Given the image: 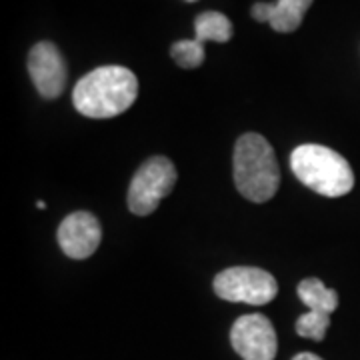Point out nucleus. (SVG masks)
Returning <instances> with one entry per match:
<instances>
[{"label": "nucleus", "mask_w": 360, "mask_h": 360, "mask_svg": "<svg viewBox=\"0 0 360 360\" xmlns=\"http://www.w3.org/2000/svg\"><path fill=\"white\" fill-rule=\"evenodd\" d=\"M234 184L250 202H269L281 186V170L270 142L257 132L243 134L234 146Z\"/></svg>", "instance_id": "2"}, {"label": "nucleus", "mask_w": 360, "mask_h": 360, "mask_svg": "<svg viewBox=\"0 0 360 360\" xmlns=\"http://www.w3.org/2000/svg\"><path fill=\"white\" fill-rule=\"evenodd\" d=\"M37 208H40V210L46 208V202H44V200H39V202H37Z\"/></svg>", "instance_id": "15"}, {"label": "nucleus", "mask_w": 360, "mask_h": 360, "mask_svg": "<svg viewBox=\"0 0 360 360\" xmlns=\"http://www.w3.org/2000/svg\"><path fill=\"white\" fill-rule=\"evenodd\" d=\"M232 348L243 360H274L278 340L272 322L264 314H245L232 324Z\"/></svg>", "instance_id": "6"}, {"label": "nucleus", "mask_w": 360, "mask_h": 360, "mask_svg": "<svg viewBox=\"0 0 360 360\" xmlns=\"http://www.w3.org/2000/svg\"><path fill=\"white\" fill-rule=\"evenodd\" d=\"M292 360H324V359L316 356V354H312V352H300V354H296Z\"/></svg>", "instance_id": "14"}, {"label": "nucleus", "mask_w": 360, "mask_h": 360, "mask_svg": "<svg viewBox=\"0 0 360 360\" xmlns=\"http://www.w3.org/2000/svg\"><path fill=\"white\" fill-rule=\"evenodd\" d=\"M330 326V314L319 312V310H309L298 316L296 321V333L302 338L310 340H322L326 336V330Z\"/></svg>", "instance_id": "12"}, {"label": "nucleus", "mask_w": 360, "mask_h": 360, "mask_svg": "<svg viewBox=\"0 0 360 360\" xmlns=\"http://www.w3.org/2000/svg\"><path fill=\"white\" fill-rule=\"evenodd\" d=\"M103 240L101 222L90 212H72L58 226V245L68 258L82 260L92 257Z\"/></svg>", "instance_id": "8"}, {"label": "nucleus", "mask_w": 360, "mask_h": 360, "mask_svg": "<svg viewBox=\"0 0 360 360\" xmlns=\"http://www.w3.org/2000/svg\"><path fill=\"white\" fill-rule=\"evenodd\" d=\"M28 75L44 98H58L66 86V63L52 42H39L28 54Z\"/></svg>", "instance_id": "7"}, {"label": "nucleus", "mask_w": 360, "mask_h": 360, "mask_svg": "<svg viewBox=\"0 0 360 360\" xmlns=\"http://www.w3.org/2000/svg\"><path fill=\"white\" fill-rule=\"evenodd\" d=\"M214 292L229 302L262 307L276 298L278 284L266 270L257 266H232L214 276Z\"/></svg>", "instance_id": "5"}, {"label": "nucleus", "mask_w": 360, "mask_h": 360, "mask_svg": "<svg viewBox=\"0 0 360 360\" xmlns=\"http://www.w3.org/2000/svg\"><path fill=\"white\" fill-rule=\"evenodd\" d=\"M186 2H196V0H186Z\"/></svg>", "instance_id": "16"}, {"label": "nucleus", "mask_w": 360, "mask_h": 360, "mask_svg": "<svg viewBox=\"0 0 360 360\" xmlns=\"http://www.w3.org/2000/svg\"><path fill=\"white\" fill-rule=\"evenodd\" d=\"M312 6V0H276L274 4L257 2L252 6V18L257 22H269L276 32H295L302 25L304 14Z\"/></svg>", "instance_id": "9"}, {"label": "nucleus", "mask_w": 360, "mask_h": 360, "mask_svg": "<svg viewBox=\"0 0 360 360\" xmlns=\"http://www.w3.org/2000/svg\"><path fill=\"white\" fill-rule=\"evenodd\" d=\"M170 56L182 68H198L205 63V44L193 40H179L170 46Z\"/></svg>", "instance_id": "13"}, {"label": "nucleus", "mask_w": 360, "mask_h": 360, "mask_svg": "<svg viewBox=\"0 0 360 360\" xmlns=\"http://www.w3.org/2000/svg\"><path fill=\"white\" fill-rule=\"evenodd\" d=\"M298 298L302 300L304 307L309 310H319V312H326L333 314L338 307V295L336 290L328 288L322 283L321 278H304L296 288Z\"/></svg>", "instance_id": "10"}, {"label": "nucleus", "mask_w": 360, "mask_h": 360, "mask_svg": "<svg viewBox=\"0 0 360 360\" xmlns=\"http://www.w3.org/2000/svg\"><path fill=\"white\" fill-rule=\"evenodd\" d=\"M139 96L136 75L127 66H98L80 78L72 90V104L89 118H115L127 112Z\"/></svg>", "instance_id": "1"}, {"label": "nucleus", "mask_w": 360, "mask_h": 360, "mask_svg": "<svg viewBox=\"0 0 360 360\" xmlns=\"http://www.w3.org/2000/svg\"><path fill=\"white\" fill-rule=\"evenodd\" d=\"M176 168L165 156H153L132 176L129 186V208L136 217L153 214L160 200L172 193Z\"/></svg>", "instance_id": "4"}, {"label": "nucleus", "mask_w": 360, "mask_h": 360, "mask_svg": "<svg viewBox=\"0 0 360 360\" xmlns=\"http://www.w3.org/2000/svg\"><path fill=\"white\" fill-rule=\"evenodd\" d=\"M194 39L205 44L206 40H214V42H229L232 39V22L222 13L214 11H206L198 14L194 20Z\"/></svg>", "instance_id": "11"}, {"label": "nucleus", "mask_w": 360, "mask_h": 360, "mask_svg": "<svg viewBox=\"0 0 360 360\" xmlns=\"http://www.w3.org/2000/svg\"><path fill=\"white\" fill-rule=\"evenodd\" d=\"M290 168L304 186L316 194L336 198L354 186V172L348 160L322 144H300L290 155Z\"/></svg>", "instance_id": "3"}]
</instances>
